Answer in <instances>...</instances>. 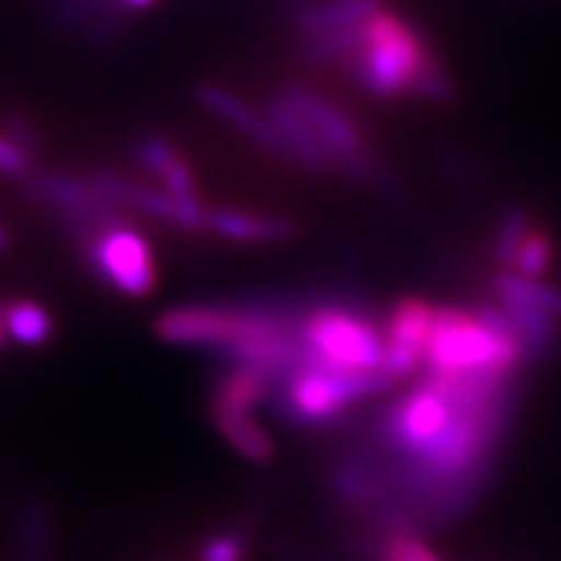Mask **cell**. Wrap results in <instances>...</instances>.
Instances as JSON below:
<instances>
[{
    "label": "cell",
    "instance_id": "e0dca14e",
    "mask_svg": "<svg viewBox=\"0 0 561 561\" xmlns=\"http://www.w3.org/2000/svg\"><path fill=\"white\" fill-rule=\"evenodd\" d=\"M494 291L504 301L536 307V310H543L551 318L561 320V291L553 289V286H546L541 278H525L512 271H500L494 276Z\"/></svg>",
    "mask_w": 561,
    "mask_h": 561
},
{
    "label": "cell",
    "instance_id": "7c38bea8",
    "mask_svg": "<svg viewBox=\"0 0 561 561\" xmlns=\"http://www.w3.org/2000/svg\"><path fill=\"white\" fill-rule=\"evenodd\" d=\"M265 115H268V121L273 125H276L280 138L286 140V146H289L294 164H305L307 170H312V172H335L333 159H331V153H328L325 146L320 144L310 125L301 121L297 112H294L289 104L280 100L278 94L268 102Z\"/></svg>",
    "mask_w": 561,
    "mask_h": 561
},
{
    "label": "cell",
    "instance_id": "ffe728a7",
    "mask_svg": "<svg viewBox=\"0 0 561 561\" xmlns=\"http://www.w3.org/2000/svg\"><path fill=\"white\" fill-rule=\"evenodd\" d=\"M553 261V242L541 227H533L525 237L523 248L517 250L515 263H512V273L525 278H541Z\"/></svg>",
    "mask_w": 561,
    "mask_h": 561
},
{
    "label": "cell",
    "instance_id": "30bf717a",
    "mask_svg": "<svg viewBox=\"0 0 561 561\" xmlns=\"http://www.w3.org/2000/svg\"><path fill=\"white\" fill-rule=\"evenodd\" d=\"M377 9H382L380 0H322V3L291 0L289 16L305 37H318V34L359 26Z\"/></svg>",
    "mask_w": 561,
    "mask_h": 561
},
{
    "label": "cell",
    "instance_id": "83f0119b",
    "mask_svg": "<svg viewBox=\"0 0 561 561\" xmlns=\"http://www.w3.org/2000/svg\"><path fill=\"white\" fill-rule=\"evenodd\" d=\"M9 244H11V234H9V229H5L3 224H0V252L9 250Z\"/></svg>",
    "mask_w": 561,
    "mask_h": 561
},
{
    "label": "cell",
    "instance_id": "ac0fdd59",
    "mask_svg": "<svg viewBox=\"0 0 561 561\" xmlns=\"http://www.w3.org/2000/svg\"><path fill=\"white\" fill-rule=\"evenodd\" d=\"M5 333L24 346H42L53 335V318L45 307L34 305L30 299H13L3 307Z\"/></svg>",
    "mask_w": 561,
    "mask_h": 561
},
{
    "label": "cell",
    "instance_id": "8992f818",
    "mask_svg": "<svg viewBox=\"0 0 561 561\" xmlns=\"http://www.w3.org/2000/svg\"><path fill=\"white\" fill-rule=\"evenodd\" d=\"M268 310H229V307H180L153 322L161 341L180 346H214L227 351L255 331Z\"/></svg>",
    "mask_w": 561,
    "mask_h": 561
},
{
    "label": "cell",
    "instance_id": "2e32d148",
    "mask_svg": "<svg viewBox=\"0 0 561 561\" xmlns=\"http://www.w3.org/2000/svg\"><path fill=\"white\" fill-rule=\"evenodd\" d=\"M500 305L510 314L512 325H515V335L520 341L525 359L543 356L551 348V343L557 341V318H551L543 310H536V307L517 305V301L500 299Z\"/></svg>",
    "mask_w": 561,
    "mask_h": 561
},
{
    "label": "cell",
    "instance_id": "f1b7e54d",
    "mask_svg": "<svg viewBox=\"0 0 561 561\" xmlns=\"http://www.w3.org/2000/svg\"><path fill=\"white\" fill-rule=\"evenodd\" d=\"M121 3L128 5V9H146V5H151L153 0H121Z\"/></svg>",
    "mask_w": 561,
    "mask_h": 561
},
{
    "label": "cell",
    "instance_id": "5b68a950",
    "mask_svg": "<svg viewBox=\"0 0 561 561\" xmlns=\"http://www.w3.org/2000/svg\"><path fill=\"white\" fill-rule=\"evenodd\" d=\"M284 411L307 424H320L364 396L388 390L392 377L377 371H341L312 359H301L284 371Z\"/></svg>",
    "mask_w": 561,
    "mask_h": 561
},
{
    "label": "cell",
    "instance_id": "9c48e42d",
    "mask_svg": "<svg viewBox=\"0 0 561 561\" xmlns=\"http://www.w3.org/2000/svg\"><path fill=\"white\" fill-rule=\"evenodd\" d=\"M26 191L34 198L45 203L55 210H60L62 219L79 221L91 219V216L107 214V210L117 208L110 201H104L94 187L89 185V180L83 178H68V174H32L26 180Z\"/></svg>",
    "mask_w": 561,
    "mask_h": 561
},
{
    "label": "cell",
    "instance_id": "4fadbf2b",
    "mask_svg": "<svg viewBox=\"0 0 561 561\" xmlns=\"http://www.w3.org/2000/svg\"><path fill=\"white\" fill-rule=\"evenodd\" d=\"M434 312H437V307H432L430 301L424 299L409 297L398 301V305L392 307V312L388 314V320H385V346L416 351V354L424 356L426 341H430L432 335Z\"/></svg>",
    "mask_w": 561,
    "mask_h": 561
},
{
    "label": "cell",
    "instance_id": "9a60e30c",
    "mask_svg": "<svg viewBox=\"0 0 561 561\" xmlns=\"http://www.w3.org/2000/svg\"><path fill=\"white\" fill-rule=\"evenodd\" d=\"M271 371L248 367V364H237V369L229 371L219 388H216L214 403L210 405H216V409L252 413V409L271 392Z\"/></svg>",
    "mask_w": 561,
    "mask_h": 561
},
{
    "label": "cell",
    "instance_id": "603a6c76",
    "mask_svg": "<svg viewBox=\"0 0 561 561\" xmlns=\"http://www.w3.org/2000/svg\"><path fill=\"white\" fill-rule=\"evenodd\" d=\"M377 561H442L430 546L421 543L419 538L396 533L377 549Z\"/></svg>",
    "mask_w": 561,
    "mask_h": 561
},
{
    "label": "cell",
    "instance_id": "3957f363",
    "mask_svg": "<svg viewBox=\"0 0 561 561\" xmlns=\"http://www.w3.org/2000/svg\"><path fill=\"white\" fill-rule=\"evenodd\" d=\"M68 227L79 237L91 268L112 291H121L125 297H146L157 289L151 244L138 229L125 224L121 208L91 219L68 221Z\"/></svg>",
    "mask_w": 561,
    "mask_h": 561
},
{
    "label": "cell",
    "instance_id": "f546056e",
    "mask_svg": "<svg viewBox=\"0 0 561 561\" xmlns=\"http://www.w3.org/2000/svg\"><path fill=\"white\" fill-rule=\"evenodd\" d=\"M3 333H5V322H3V312H0V346H3Z\"/></svg>",
    "mask_w": 561,
    "mask_h": 561
},
{
    "label": "cell",
    "instance_id": "d4e9b609",
    "mask_svg": "<svg viewBox=\"0 0 561 561\" xmlns=\"http://www.w3.org/2000/svg\"><path fill=\"white\" fill-rule=\"evenodd\" d=\"M201 561H244V538L237 533H221L203 546Z\"/></svg>",
    "mask_w": 561,
    "mask_h": 561
},
{
    "label": "cell",
    "instance_id": "7a4b0ae2",
    "mask_svg": "<svg viewBox=\"0 0 561 561\" xmlns=\"http://www.w3.org/2000/svg\"><path fill=\"white\" fill-rule=\"evenodd\" d=\"M432 55L416 26L382 5L362 24L359 47L343 68L367 94L396 100L411 94L413 79Z\"/></svg>",
    "mask_w": 561,
    "mask_h": 561
},
{
    "label": "cell",
    "instance_id": "44dd1931",
    "mask_svg": "<svg viewBox=\"0 0 561 561\" xmlns=\"http://www.w3.org/2000/svg\"><path fill=\"white\" fill-rule=\"evenodd\" d=\"M409 96H416V100L432 104H450L455 100V81L450 79L445 66L437 60V55H432V58L421 66L416 79H413Z\"/></svg>",
    "mask_w": 561,
    "mask_h": 561
},
{
    "label": "cell",
    "instance_id": "4316f807",
    "mask_svg": "<svg viewBox=\"0 0 561 561\" xmlns=\"http://www.w3.org/2000/svg\"><path fill=\"white\" fill-rule=\"evenodd\" d=\"M3 133L13 140V144L21 146V149L34 157V151H37V133H34L32 123L26 121L24 115H16V112H13V115H5Z\"/></svg>",
    "mask_w": 561,
    "mask_h": 561
},
{
    "label": "cell",
    "instance_id": "7402d4cb",
    "mask_svg": "<svg viewBox=\"0 0 561 561\" xmlns=\"http://www.w3.org/2000/svg\"><path fill=\"white\" fill-rule=\"evenodd\" d=\"M24 551L26 561H50V536H47V515L42 504L24 510Z\"/></svg>",
    "mask_w": 561,
    "mask_h": 561
},
{
    "label": "cell",
    "instance_id": "277c9868",
    "mask_svg": "<svg viewBox=\"0 0 561 561\" xmlns=\"http://www.w3.org/2000/svg\"><path fill=\"white\" fill-rule=\"evenodd\" d=\"M301 359L341 371H377L382 367L385 335L375 320L348 307H314L297 320Z\"/></svg>",
    "mask_w": 561,
    "mask_h": 561
},
{
    "label": "cell",
    "instance_id": "ba28073f",
    "mask_svg": "<svg viewBox=\"0 0 561 561\" xmlns=\"http://www.w3.org/2000/svg\"><path fill=\"white\" fill-rule=\"evenodd\" d=\"M198 100L203 102V107H208L216 117L234 125L237 130L255 140L257 146H263L265 151H271L276 159L294 161L289 146L280 138L276 125L268 121V115L250 107V104L244 102L242 96H237L234 91L216 87V83H203L198 89Z\"/></svg>",
    "mask_w": 561,
    "mask_h": 561
},
{
    "label": "cell",
    "instance_id": "52a82bcc",
    "mask_svg": "<svg viewBox=\"0 0 561 561\" xmlns=\"http://www.w3.org/2000/svg\"><path fill=\"white\" fill-rule=\"evenodd\" d=\"M87 180L104 201L112 203V206L144 210V214L153 216V219L170 221L174 227L187 229V231L206 229L208 208L203 206L198 198H191V201L174 198L170 193L151 191V187H144L138 185V182L125 180L121 174H112V172H91Z\"/></svg>",
    "mask_w": 561,
    "mask_h": 561
},
{
    "label": "cell",
    "instance_id": "d6986e66",
    "mask_svg": "<svg viewBox=\"0 0 561 561\" xmlns=\"http://www.w3.org/2000/svg\"><path fill=\"white\" fill-rule=\"evenodd\" d=\"M533 227H536V221H533V214L525 206H510L502 210L494 229V242H491V252H494L502 271L512 268L517 250L523 248L525 237Z\"/></svg>",
    "mask_w": 561,
    "mask_h": 561
},
{
    "label": "cell",
    "instance_id": "8fae6325",
    "mask_svg": "<svg viewBox=\"0 0 561 561\" xmlns=\"http://www.w3.org/2000/svg\"><path fill=\"white\" fill-rule=\"evenodd\" d=\"M206 229L234 242H284L297 234V224L284 216H261L234 208H210Z\"/></svg>",
    "mask_w": 561,
    "mask_h": 561
},
{
    "label": "cell",
    "instance_id": "6da1fadb",
    "mask_svg": "<svg viewBox=\"0 0 561 561\" xmlns=\"http://www.w3.org/2000/svg\"><path fill=\"white\" fill-rule=\"evenodd\" d=\"M525 362L510 314L500 301H481L476 310L437 307L432 335L424 348L430 375H468V371H507Z\"/></svg>",
    "mask_w": 561,
    "mask_h": 561
},
{
    "label": "cell",
    "instance_id": "484cf974",
    "mask_svg": "<svg viewBox=\"0 0 561 561\" xmlns=\"http://www.w3.org/2000/svg\"><path fill=\"white\" fill-rule=\"evenodd\" d=\"M30 167H32V153H26L3 133V136H0V174L21 178V174L30 172Z\"/></svg>",
    "mask_w": 561,
    "mask_h": 561
},
{
    "label": "cell",
    "instance_id": "cb8c5ba5",
    "mask_svg": "<svg viewBox=\"0 0 561 561\" xmlns=\"http://www.w3.org/2000/svg\"><path fill=\"white\" fill-rule=\"evenodd\" d=\"M180 157V151L174 149V146L170 144L167 138H159V136H144L138 138L136 144V159L140 161V164L146 167L151 174H159L167 170V167L172 164L174 159Z\"/></svg>",
    "mask_w": 561,
    "mask_h": 561
},
{
    "label": "cell",
    "instance_id": "5bb4252c",
    "mask_svg": "<svg viewBox=\"0 0 561 561\" xmlns=\"http://www.w3.org/2000/svg\"><path fill=\"white\" fill-rule=\"evenodd\" d=\"M210 416H214L216 430L221 432V437L234 447L237 453L252 462H265L273 458V442L268 432L252 419L248 411H229V409H216L210 405Z\"/></svg>",
    "mask_w": 561,
    "mask_h": 561
}]
</instances>
